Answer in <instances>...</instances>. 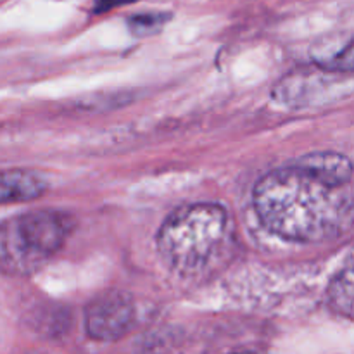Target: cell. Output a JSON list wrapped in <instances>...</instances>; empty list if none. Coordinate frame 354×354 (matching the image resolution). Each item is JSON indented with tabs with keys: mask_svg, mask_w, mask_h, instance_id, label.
Returning a JSON list of instances; mask_svg holds the SVG:
<instances>
[{
	"mask_svg": "<svg viewBox=\"0 0 354 354\" xmlns=\"http://www.w3.org/2000/svg\"><path fill=\"white\" fill-rule=\"evenodd\" d=\"M254 206L268 230L306 244L337 237L353 214L346 187L328 183L301 165L263 176L254 190Z\"/></svg>",
	"mask_w": 354,
	"mask_h": 354,
	"instance_id": "obj_1",
	"label": "cell"
},
{
	"mask_svg": "<svg viewBox=\"0 0 354 354\" xmlns=\"http://www.w3.org/2000/svg\"><path fill=\"white\" fill-rule=\"evenodd\" d=\"M232 239V221L220 204L178 207L162 223L158 249L166 265L182 275H199L223 254Z\"/></svg>",
	"mask_w": 354,
	"mask_h": 354,
	"instance_id": "obj_2",
	"label": "cell"
},
{
	"mask_svg": "<svg viewBox=\"0 0 354 354\" xmlns=\"http://www.w3.org/2000/svg\"><path fill=\"white\" fill-rule=\"evenodd\" d=\"M69 230V218L57 211H31L0 223V272H37L57 254Z\"/></svg>",
	"mask_w": 354,
	"mask_h": 354,
	"instance_id": "obj_3",
	"label": "cell"
},
{
	"mask_svg": "<svg viewBox=\"0 0 354 354\" xmlns=\"http://www.w3.org/2000/svg\"><path fill=\"white\" fill-rule=\"evenodd\" d=\"M135 322V304L128 294H102L88 304L85 313L86 334L100 342L118 341L130 332Z\"/></svg>",
	"mask_w": 354,
	"mask_h": 354,
	"instance_id": "obj_4",
	"label": "cell"
},
{
	"mask_svg": "<svg viewBox=\"0 0 354 354\" xmlns=\"http://www.w3.org/2000/svg\"><path fill=\"white\" fill-rule=\"evenodd\" d=\"M44 180L24 169H6L0 171V204L26 203L44 196Z\"/></svg>",
	"mask_w": 354,
	"mask_h": 354,
	"instance_id": "obj_5",
	"label": "cell"
},
{
	"mask_svg": "<svg viewBox=\"0 0 354 354\" xmlns=\"http://www.w3.org/2000/svg\"><path fill=\"white\" fill-rule=\"evenodd\" d=\"M297 165L310 169L320 178L339 187H348L353 178V166L346 156L335 152H315L301 159Z\"/></svg>",
	"mask_w": 354,
	"mask_h": 354,
	"instance_id": "obj_6",
	"label": "cell"
},
{
	"mask_svg": "<svg viewBox=\"0 0 354 354\" xmlns=\"http://www.w3.org/2000/svg\"><path fill=\"white\" fill-rule=\"evenodd\" d=\"M313 55L318 66L327 71L349 73L354 66L353 40L349 38L344 45H317Z\"/></svg>",
	"mask_w": 354,
	"mask_h": 354,
	"instance_id": "obj_7",
	"label": "cell"
},
{
	"mask_svg": "<svg viewBox=\"0 0 354 354\" xmlns=\"http://www.w3.org/2000/svg\"><path fill=\"white\" fill-rule=\"evenodd\" d=\"M353 268L351 263H348V266L332 280L328 289L330 306L346 318L353 317Z\"/></svg>",
	"mask_w": 354,
	"mask_h": 354,
	"instance_id": "obj_8",
	"label": "cell"
},
{
	"mask_svg": "<svg viewBox=\"0 0 354 354\" xmlns=\"http://www.w3.org/2000/svg\"><path fill=\"white\" fill-rule=\"evenodd\" d=\"M169 19V14L161 12H149V14H137V16L130 17L128 24H130L131 33L137 37H147V35L156 33L165 26L166 21Z\"/></svg>",
	"mask_w": 354,
	"mask_h": 354,
	"instance_id": "obj_9",
	"label": "cell"
},
{
	"mask_svg": "<svg viewBox=\"0 0 354 354\" xmlns=\"http://www.w3.org/2000/svg\"><path fill=\"white\" fill-rule=\"evenodd\" d=\"M137 2V0H93V10L95 12H107L114 7L127 6V3Z\"/></svg>",
	"mask_w": 354,
	"mask_h": 354,
	"instance_id": "obj_10",
	"label": "cell"
},
{
	"mask_svg": "<svg viewBox=\"0 0 354 354\" xmlns=\"http://www.w3.org/2000/svg\"><path fill=\"white\" fill-rule=\"evenodd\" d=\"M244 354H252V353H244Z\"/></svg>",
	"mask_w": 354,
	"mask_h": 354,
	"instance_id": "obj_11",
	"label": "cell"
}]
</instances>
